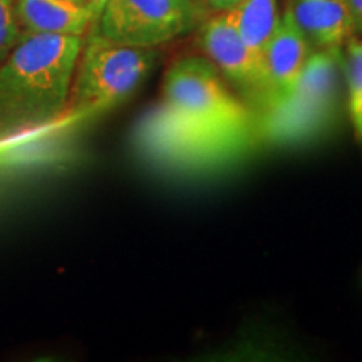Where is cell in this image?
<instances>
[{
  "label": "cell",
  "instance_id": "6da1fadb",
  "mask_svg": "<svg viewBox=\"0 0 362 362\" xmlns=\"http://www.w3.org/2000/svg\"><path fill=\"white\" fill-rule=\"evenodd\" d=\"M79 35L22 34L0 66V141L67 116Z\"/></svg>",
  "mask_w": 362,
  "mask_h": 362
},
{
  "label": "cell",
  "instance_id": "7a4b0ae2",
  "mask_svg": "<svg viewBox=\"0 0 362 362\" xmlns=\"http://www.w3.org/2000/svg\"><path fill=\"white\" fill-rule=\"evenodd\" d=\"M342 76V49L312 51L288 93L255 115V139L291 144L322 134L337 115Z\"/></svg>",
  "mask_w": 362,
  "mask_h": 362
},
{
  "label": "cell",
  "instance_id": "3957f363",
  "mask_svg": "<svg viewBox=\"0 0 362 362\" xmlns=\"http://www.w3.org/2000/svg\"><path fill=\"white\" fill-rule=\"evenodd\" d=\"M72 79L67 116H90L124 103L156 64L153 47H134L88 30Z\"/></svg>",
  "mask_w": 362,
  "mask_h": 362
},
{
  "label": "cell",
  "instance_id": "277c9868",
  "mask_svg": "<svg viewBox=\"0 0 362 362\" xmlns=\"http://www.w3.org/2000/svg\"><path fill=\"white\" fill-rule=\"evenodd\" d=\"M144 151L153 161L176 173L218 168L245 153L255 136L202 124L161 103L149 112L139 131Z\"/></svg>",
  "mask_w": 362,
  "mask_h": 362
},
{
  "label": "cell",
  "instance_id": "5b68a950",
  "mask_svg": "<svg viewBox=\"0 0 362 362\" xmlns=\"http://www.w3.org/2000/svg\"><path fill=\"white\" fill-rule=\"evenodd\" d=\"M163 103L211 128L253 133L255 115L250 106L235 96L206 57L176 59L163 81Z\"/></svg>",
  "mask_w": 362,
  "mask_h": 362
},
{
  "label": "cell",
  "instance_id": "8992f818",
  "mask_svg": "<svg viewBox=\"0 0 362 362\" xmlns=\"http://www.w3.org/2000/svg\"><path fill=\"white\" fill-rule=\"evenodd\" d=\"M210 12L203 0H106L90 29L115 42L155 49L192 34Z\"/></svg>",
  "mask_w": 362,
  "mask_h": 362
},
{
  "label": "cell",
  "instance_id": "52a82bcc",
  "mask_svg": "<svg viewBox=\"0 0 362 362\" xmlns=\"http://www.w3.org/2000/svg\"><path fill=\"white\" fill-rule=\"evenodd\" d=\"M198 45L223 79L247 99L255 115L264 106L267 83L264 61L250 51L238 34L228 11L210 13L198 27Z\"/></svg>",
  "mask_w": 362,
  "mask_h": 362
},
{
  "label": "cell",
  "instance_id": "ba28073f",
  "mask_svg": "<svg viewBox=\"0 0 362 362\" xmlns=\"http://www.w3.org/2000/svg\"><path fill=\"white\" fill-rule=\"evenodd\" d=\"M312 52L310 44L292 19L288 8L280 16V22L264 52V71L267 94L259 111L277 103L288 93ZM255 112V115H257Z\"/></svg>",
  "mask_w": 362,
  "mask_h": 362
},
{
  "label": "cell",
  "instance_id": "9c48e42d",
  "mask_svg": "<svg viewBox=\"0 0 362 362\" xmlns=\"http://www.w3.org/2000/svg\"><path fill=\"white\" fill-rule=\"evenodd\" d=\"M287 8L312 51L342 49L357 34L349 0H288Z\"/></svg>",
  "mask_w": 362,
  "mask_h": 362
},
{
  "label": "cell",
  "instance_id": "30bf717a",
  "mask_svg": "<svg viewBox=\"0 0 362 362\" xmlns=\"http://www.w3.org/2000/svg\"><path fill=\"white\" fill-rule=\"evenodd\" d=\"M22 34H59L84 37L93 27L89 8L69 0H13Z\"/></svg>",
  "mask_w": 362,
  "mask_h": 362
},
{
  "label": "cell",
  "instance_id": "8fae6325",
  "mask_svg": "<svg viewBox=\"0 0 362 362\" xmlns=\"http://www.w3.org/2000/svg\"><path fill=\"white\" fill-rule=\"evenodd\" d=\"M238 34L250 51L264 61V52L280 22L279 0H242L228 8Z\"/></svg>",
  "mask_w": 362,
  "mask_h": 362
},
{
  "label": "cell",
  "instance_id": "7c38bea8",
  "mask_svg": "<svg viewBox=\"0 0 362 362\" xmlns=\"http://www.w3.org/2000/svg\"><path fill=\"white\" fill-rule=\"evenodd\" d=\"M342 78L347 88L349 115L362 141V35L356 34L342 47Z\"/></svg>",
  "mask_w": 362,
  "mask_h": 362
},
{
  "label": "cell",
  "instance_id": "4fadbf2b",
  "mask_svg": "<svg viewBox=\"0 0 362 362\" xmlns=\"http://www.w3.org/2000/svg\"><path fill=\"white\" fill-rule=\"evenodd\" d=\"M22 35L13 12V0H0V66Z\"/></svg>",
  "mask_w": 362,
  "mask_h": 362
},
{
  "label": "cell",
  "instance_id": "5bb4252c",
  "mask_svg": "<svg viewBox=\"0 0 362 362\" xmlns=\"http://www.w3.org/2000/svg\"><path fill=\"white\" fill-rule=\"evenodd\" d=\"M206 4V7L214 12H221V11H228V8H233L235 6H238L242 0H203Z\"/></svg>",
  "mask_w": 362,
  "mask_h": 362
},
{
  "label": "cell",
  "instance_id": "9a60e30c",
  "mask_svg": "<svg viewBox=\"0 0 362 362\" xmlns=\"http://www.w3.org/2000/svg\"><path fill=\"white\" fill-rule=\"evenodd\" d=\"M349 7L356 24V33L362 35V0H349Z\"/></svg>",
  "mask_w": 362,
  "mask_h": 362
},
{
  "label": "cell",
  "instance_id": "2e32d148",
  "mask_svg": "<svg viewBox=\"0 0 362 362\" xmlns=\"http://www.w3.org/2000/svg\"><path fill=\"white\" fill-rule=\"evenodd\" d=\"M104 4H106V0H88V2H86V7L89 8L90 17H93V25L96 24V21H98L99 13H101V11H103Z\"/></svg>",
  "mask_w": 362,
  "mask_h": 362
},
{
  "label": "cell",
  "instance_id": "e0dca14e",
  "mask_svg": "<svg viewBox=\"0 0 362 362\" xmlns=\"http://www.w3.org/2000/svg\"><path fill=\"white\" fill-rule=\"evenodd\" d=\"M69 2H74V4H81V6H86V2H88V0H69Z\"/></svg>",
  "mask_w": 362,
  "mask_h": 362
}]
</instances>
